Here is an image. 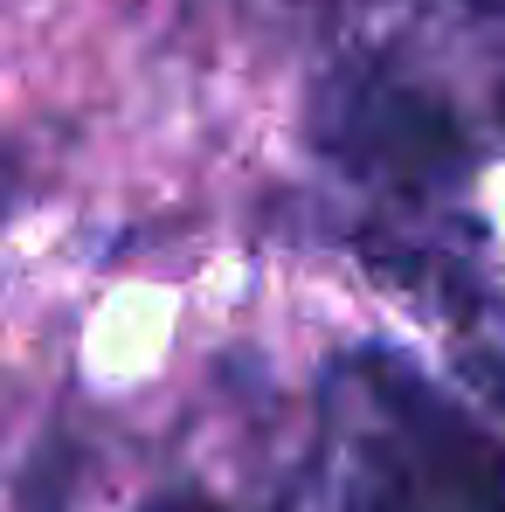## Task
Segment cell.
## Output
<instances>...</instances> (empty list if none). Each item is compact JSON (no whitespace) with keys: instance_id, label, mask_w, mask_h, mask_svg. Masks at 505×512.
Segmentation results:
<instances>
[{"instance_id":"cell-1","label":"cell","mask_w":505,"mask_h":512,"mask_svg":"<svg viewBox=\"0 0 505 512\" xmlns=\"http://www.w3.org/2000/svg\"><path fill=\"white\" fill-rule=\"evenodd\" d=\"M339 395L353 402V512H505V450L409 360L353 353Z\"/></svg>"},{"instance_id":"cell-2","label":"cell","mask_w":505,"mask_h":512,"mask_svg":"<svg viewBox=\"0 0 505 512\" xmlns=\"http://www.w3.org/2000/svg\"><path fill=\"white\" fill-rule=\"evenodd\" d=\"M319 139L346 167L381 173V180H409V187L464 173V132H457L450 104L402 84V77H381V70H360L326 97Z\"/></svg>"},{"instance_id":"cell-3","label":"cell","mask_w":505,"mask_h":512,"mask_svg":"<svg viewBox=\"0 0 505 512\" xmlns=\"http://www.w3.org/2000/svg\"><path fill=\"white\" fill-rule=\"evenodd\" d=\"M457 367L505 409V319H492V312L478 319V312H471V319L457 326Z\"/></svg>"},{"instance_id":"cell-4","label":"cell","mask_w":505,"mask_h":512,"mask_svg":"<svg viewBox=\"0 0 505 512\" xmlns=\"http://www.w3.org/2000/svg\"><path fill=\"white\" fill-rule=\"evenodd\" d=\"M146 512H222L215 499H201V492H167V499H153Z\"/></svg>"},{"instance_id":"cell-5","label":"cell","mask_w":505,"mask_h":512,"mask_svg":"<svg viewBox=\"0 0 505 512\" xmlns=\"http://www.w3.org/2000/svg\"><path fill=\"white\" fill-rule=\"evenodd\" d=\"M499 111H505V104H499Z\"/></svg>"}]
</instances>
